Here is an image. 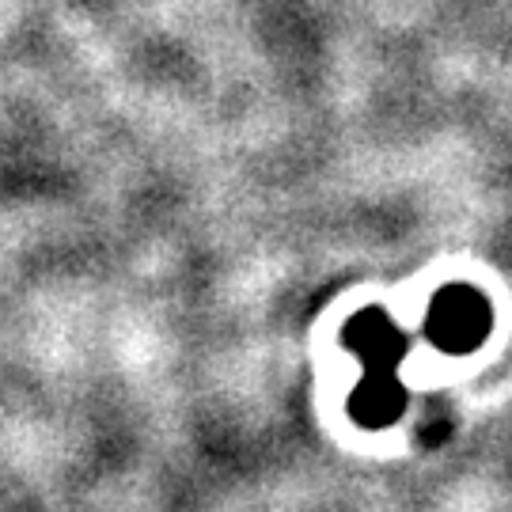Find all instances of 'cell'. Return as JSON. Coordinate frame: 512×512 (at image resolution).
I'll list each match as a JSON object with an SVG mask.
<instances>
[{"mask_svg": "<svg viewBox=\"0 0 512 512\" xmlns=\"http://www.w3.org/2000/svg\"><path fill=\"white\" fill-rule=\"evenodd\" d=\"M346 346L361 357L365 365V380L349 395V414L357 425L368 429H384L403 414L406 387L399 380V365H403L406 334L395 327V319L384 308H365L353 315L346 327Z\"/></svg>", "mask_w": 512, "mask_h": 512, "instance_id": "6da1fadb", "label": "cell"}, {"mask_svg": "<svg viewBox=\"0 0 512 512\" xmlns=\"http://www.w3.org/2000/svg\"><path fill=\"white\" fill-rule=\"evenodd\" d=\"M490 304L486 296L475 293L471 285H448L433 296L429 308V338L444 353H471L482 346V338L490 334Z\"/></svg>", "mask_w": 512, "mask_h": 512, "instance_id": "7a4b0ae2", "label": "cell"}]
</instances>
